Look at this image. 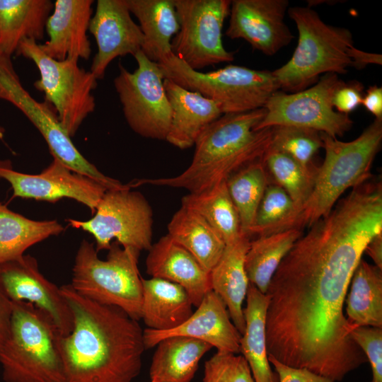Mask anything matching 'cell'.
I'll return each instance as SVG.
<instances>
[{"instance_id":"8992f818","label":"cell","mask_w":382,"mask_h":382,"mask_svg":"<svg viewBox=\"0 0 382 382\" xmlns=\"http://www.w3.org/2000/svg\"><path fill=\"white\" fill-rule=\"evenodd\" d=\"M325 155L311 194L302 207L303 228L326 216L347 189L371 180V167L382 141V119H376L354 140L342 141L321 133Z\"/></svg>"},{"instance_id":"484cf974","label":"cell","mask_w":382,"mask_h":382,"mask_svg":"<svg viewBox=\"0 0 382 382\" xmlns=\"http://www.w3.org/2000/svg\"><path fill=\"white\" fill-rule=\"evenodd\" d=\"M52 8L50 0H0V50L11 57L22 40H42Z\"/></svg>"},{"instance_id":"ffe728a7","label":"cell","mask_w":382,"mask_h":382,"mask_svg":"<svg viewBox=\"0 0 382 382\" xmlns=\"http://www.w3.org/2000/svg\"><path fill=\"white\" fill-rule=\"evenodd\" d=\"M93 0H56L45 26L49 40L40 45L50 57L88 59L91 54L87 35L92 18Z\"/></svg>"},{"instance_id":"ab89813d","label":"cell","mask_w":382,"mask_h":382,"mask_svg":"<svg viewBox=\"0 0 382 382\" xmlns=\"http://www.w3.org/2000/svg\"><path fill=\"white\" fill-rule=\"evenodd\" d=\"M363 86L359 82L344 83L334 93L332 105L340 113L349 115L360 105L363 98Z\"/></svg>"},{"instance_id":"ba28073f","label":"cell","mask_w":382,"mask_h":382,"mask_svg":"<svg viewBox=\"0 0 382 382\" xmlns=\"http://www.w3.org/2000/svg\"><path fill=\"white\" fill-rule=\"evenodd\" d=\"M164 78L213 100L223 115L264 108L280 89L272 72L230 64L202 72L188 66L174 54L158 64Z\"/></svg>"},{"instance_id":"f35d334b","label":"cell","mask_w":382,"mask_h":382,"mask_svg":"<svg viewBox=\"0 0 382 382\" xmlns=\"http://www.w3.org/2000/svg\"><path fill=\"white\" fill-rule=\"evenodd\" d=\"M349 335L370 363L371 382H382V328L351 326Z\"/></svg>"},{"instance_id":"4dcf8cb0","label":"cell","mask_w":382,"mask_h":382,"mask_svg":"<svg viewBox=\"0 0 382 382\" xmlns=\"http://www.w3.org/2000/svg\"><path fill=\"white\" fill-rule=\"evenodd\" d=\"M64 231L57 220H33L0 202V263L23 256L32 245Z\"/></svg>"},{"instance_id":"d4e9b609","label":"cell","mask_w":382,"mask_h":382,"mask_svg":"<svg viewBox=\"0 0 382 382\" xmlns=\"http://www.w3.org/2000/svg\"><path fill=\"white\" fill-rule=\"evenodd\" d=\"M141 318L144 324L154 330L174 329L192 313V302L187 292L170 281L151 277L142 278Z\"/></svg>"},{"instance_id":"7c38bea8","label":"cell","mask_w":382,"mask_h":382,"mask_svg":"<svg viewBox=\"0 0 382 382\" xmlns=\"http://www.w3.org/2000/svg\"><path fill=\"white\" fill-rule=\"evenodd\" d=\"M134 57L137 62L134 71L120 64L119 74L114 79L125 118L137 134L166 140L172 112L163 74L159 64L149 59L141 50Z\"/></svg>"},{"instance_id":"7a4b0ae2","label":"cell","mask_w":382,"mask_h":382,"mask_svg":"<svg viewBox=\"0 0 382 382\" xmlns=\"http://www.w3.org/2000/svg\"><path fill=\"white\" fill-rule=\"evenodd\" d=\"M72 314L71 332L59 335L65 382H132L146 350L138 320L120 308L60 287Z\"/></svg>"},{"instance_id":"6da1fadb","label":"cell","mask_w":382,"mask_h":382,"mask_svg":"<svg viewBox=\"0 0 382 382\" xmlns=\"http://www.w3.org/2000/svg\"><path fill=\"white\" fill-rule=\"evenodd\" d=\"M294 243L268 286V355L335 381L368 361L352 339L344 305L367 244L382 232L381 210L349 194Z\"/></svg>"},{"instance_id":"603a6c76","label":"cell","mask_w":382,"mask_h":382,"mask_svg":"<svg viewBox=\"0 0 382 382\" xmlns=\"http://www.w3.org/2000/svg\"><path fill=\"white\" fill-rule=\"evenodd\" d=\"M250 241L249 237L242 234L226 244L221 256L209 272L211 289L224 301L233 323L241 335L245 326L243 304L249 281L245 270V257Z\"/></svg>"},{"instance_id":"74e56055","label":"cell","mask_w":382,"mask_h":382,"mask_svg":"<svg viewBox=\"0 0 382 382\" xmlns=\"http://www.w3.org/2000/svg\"><path fill=\"white\" fill-rule=\"evenodd\" d=\"M202 382H255L242 355L216 352L204 363Z\"/></svg>"},{"instance_id":"d6986e66","label":"cell","mask_w":382,"mask_h":382,"mask_svg":"<svg viewBox=\"0 0 382 382\" xmlns=\"http://www.w3.org/2000/svg\"><path fill=\"white\" fill-rule=\"evenodd\" d=\"M241 334L233 323L226 306L212 290L203 297L195 312L178 327L165 331L143 330L146 349L156 346L164 338L184 336L202 340L217 352L240 353Z\"/></svg>"},{"instance_id":"9c48e42d","label":"cell","mask_w":382,"mask_h":382,"mask_svg":"<svg viewBox=\"0 0 382 382\" xmlns=\"http://www.w3.org/2000/svg\"><path fill=\"white\" fill-rule=\"evenodd\" d=\"M32 60L40 72L35 89L45 95L57 113L61 126L71 138L83 120L96 108L92 91L97 79L90 71L80 67L76 59L56 60L47 55L33 39L22 40L16 52Z\"/></svg>"},{"instance_id":"8d00e7d4","label":"cell","mask_w":382,"mask_h":382,"mask_svg":"<svg viewBox=\"0 0 382 382\" xmlns=\"http://www.w3.org/2000/svg\"><path fill=\"white\" fill-rule=\"evenodd\" d=\"M321 148V133L318 131L288 126L272 127L270 149L289 155L304 166H315L313 158Z\"/></svg>"},{"instance_id":"f6af8a7d","label":"cell","mask_w":382,"mask_h":382,"mask_svg":"<svg viewBox=\"0 0 382 382\" xmlns=\"http://www.w3.org/2000/svg\"><path fill=\"white\" fill-rule=\"evenodd\" d=\"M5 129L4 127H0V140H2L4 137Z\"/></svg>"},{"instance_id":"9a60e30c","label":"cell","mask_w":382,"mask_h":382,"mask_svg":"<svg viewBox=\"0 0 382 382\" xmlns=\"http://www.w3.org/2000/svg\"><path fill=\"white\" fill-rule=\"evenodd\" d=\"M0 179L9 183L13 197L48 202L69 198L88 207L92 214L107 190L97 181L74 172L56 158L38 174L18 172L9 160L0 161Z\"/></svg>"},{"instance_id":"30bf717a","label":"cell","mask_w":382,"mask_h":382,"mask_svg":"<svg viewBox=\"0 0 382 382\" xmlns=\"http://www.w3.org/2000/svg\"><path fill=\"white\" fill-rule=\"evenodd\" d=\"M0 100L18 108L37 129L53 156L75 173L86 175L108 190H120L124 185L101 173L79 151L62 128L53 106L38 102L23 86L11 57L0 50Z\"/></svg>"},{"instance_id":"e0dca14e","label":"cell","mask_w":382,"mask_h":382,"mask_svg":"<svg viewBox=\"0 0 382 382\" xmlns=\"http://www.w3.org/2000/svg\"><path fill=\"white\" fill-rule=\"evenodd\" d=\"M287 0H233L226 35L243 39L254 50L273 55L294 36L284 21Z\"/></svg>"},{"instance_id":"1f68e13d","label":"cell","mask_w":382,"mask_h":382,"mask_svg":"<svg viewBox=\"0 0 382 382\" xmlns=\"http://www.w3.org/2000/svg\"><path fill=\"white\" fill-rule=\"evenodd\" d=\"M302 235L303 231L292 229L250 241L245 257L249 282L265 294L281 262Z\"/></svg>"},{"instance_id":"b9f144b4","label":"cell","mask_w":382,"mask_h":382,"mask_svg":"<svg viewBox=\"0 0 382 382\" xmlns=\"http://www.w3.org/2000/svg\"><path fill=\"white\" fill-rule=\"evenodd\" d=\"M361 105L375 116L382 119V88L376 85L370 86L363 96Z\"/></svg>"},{"instance_id":"2e32d148","label":"cell","mask_w":382,"mask_h":382,"mask_svg":"<svg viewBox=\"0 0 382 382\" xmlns=\"http://www.w3.org/2000/svg\"><path fill=\"white\" fill-rule=\"evenodd\" d=\"M0 288L10 301L28 302L44 312L61 335L71 332L72 314L61 289L40 272L34 257L23 255L0 263Z\"/></svg>"},{"instance_id":"7bdbcfd3","label":"cell","mask_w":382,"mask_h":382,"mask_svg":"<svg viewBox=\"0 0 382 382\" xmlns=\"http://www.w3.org/2000/svg\"><path fill=\"white\" fill-rule=\"evenodd\" d=\"M12 313V301L0 288V346L4 341L10 325Z\"/></svg>"},{"instance_id":"d590c367","label":"cell","mask_w":382,"mask_h":382,"mask_svg":"<svg viewBox=\"0 0 382 382\" xmlns=\"http://www.w3.org/2000/svg\"><path fill=\"white\" fill-rule=\"evenodd\" d=\"M262 161L270 182L284 190L302 211L313 190L318 167L304 166L289 155L270 148Z\"/></svg>"},{"instance_id":"277c9868","label":"cell","mask_w":382,"mask_h":382,"mask_svg":"<svg viewBox=\"0 0 382 382\" xmlns=\"http://www.w3.org/2000/svg\"><path fill=\"white\" fill-rule=\"evenodd\" d=\"M287 12L296 25L299 36L291 59L272 71L283 91L304 90L316 83L321 74L338 75L349 67L381 64V54L357 49L349 30L325 23L310 7H290Z\"/></svg>"},{"instance_id":"f546056e","label":"cell","mask_w":382,"mask_h":382,"mask_svg":"<svg viewBox=\"0 0 382 382\" xmlns=\"http://www.w3.org/2000/svg\"><path fill=\"white\" fill-rule=\"evenodd\" d=\"M349 286L345 303L350 325L382 328V269L361 259Z\"/></svg>"},{"instance_id":"ee69618b","label":"cell","mask_w":382,"mask_h":382,"mask_svg":"<svg viewBox=\"0 0 382 382\" xmlns=\"http://www.w3.org/2000/svg\"><path fill=\"white\" fill-rule=\"evenodd\" d=\"M364 253L369 255L376 266L382 269V232L369 241L365 248Z\"/></svg>"},{"instance_id":"cb8c5ba5","label":"cell","mask_w":382,"mask_h":382,"mask_svg":"<svg viewBox=\"0 0 382 382\" xmlns=\"http://www.w3.org/2000/svg\"><path fill=\"white\" fill-rule=\"evenodd\" d=\"M143 33L141 52L151 61L164 62L173 54L172 37L180 28L173 0H125Z\"/></svg>"},{"instance_id":"7402d4cb","label":"cell","mask_w":382,"mask_h":382,"mask_svg":"<svg viewBox=\"0 0 382 382\" xmlns=\"http://www.w3.org/2000/svg\"><path fill=\"white\" fill-rule=\"evenodd\" d=\"M171 108V121L166 141L186 149L193 146L201 133L223 114L213 100L164 79Z\"/></svg>"},{"instance_id":"8fae6325","label":"cell","mask_w":382,"mask_h":382,"mask_svg":"<svg viewBox=\"0 0 382 382\" xmlns=\"http://www.w3.org/2000/svg\"><path fill=\"white\" fill-rule=\"evenodd\" d=\"M66 221L92 235L97 252L108 250L114 239L124 248L139 251L149 250L153 244L152 208L141 192L131 188L106 190L92 218Z\"/></svg>"},{"instance_id":"5b68a950","label":"cell","mask_w":382,"mask_h":382,"mask_svg":"<svg viewBox=\"0 0 382 382\" xmlns=\"http://www.w3.org/2000/svg\"><path fill=\"white\" fill-rule=\"evenodd\" d=\"M52 320L33 304L12 301L7 335L0 346L5 382H65L58 338Z\"/></svg>"},{"instance_id":"44dd1931","label":"cell","mask_w":382,"mask_h":382,"mask_svg":"<svg viewBox=\"0 0 382 382\" xmlns=\"http://www.w3.org/2000/svg\"><path fill=\"white\" fill-rule=\"evenodd\" d=\"M146 259V271L151 277L181 286L193 306H198L211 289L209 273L184 247L168 233L153 243Z\"/></svg>"},{"instance_id":"836d02e7","label":"cell","mask_w":382,"mask_h":382,"mask_svg":"<svg viewBox=\"0 0 382 382\" xmlns=\"http://www.w3.org/2000/svg\"><path fill=\"white\" fill-rule=\"evenodd\" d=\"M301 210L280 186L270 182L260 202L249 237L303 230Z\"/></svg>"},{"instance_id":"3957f363","label":"cell","mask_w":382,"mask_h":382,"mask_svg":"<svg viewBox=\"0 0 382 382\" xmlns=\"http://www.w3.org/2000/svg\"><path fill=\"white\" fill-rule=\"evenodd\" d=\"M265 115V108L222 115L201 133L192 161L183 172L170 178L137 180L132 187L150 185L197 193L226 182L241 168L261 160L270 148L272 127L256 129Z\"/></svg>"},{"instance_id":"4316f807","label":"cell","mask_w":382,"mask_h":382,"mask_svg":"<svg viewBox=\"0 0 382 382\" xmlns=\"http://www.w3.org/2000/svg\"><path fill=\"white\" fill-rule=\"evenodd\" d=\"M245 299V326L240 340V353L248 362L255 382H279L268 360L265 330L268 297L249 282Z\"/></svg>"},{"instance_id":"52a82bcc","label":"cell","mask_w":382,"mask_h":382,"mask_svg":"<svg viewBox=\"0 0 382 382\" xmlns=\"http://www.w3.org/2000/svg\"><path fill=\"white\" fill-rule=\"evenodd\" d=\"M105 260L98 257L93 243L82 240L77 250L70 284L81 296L117 307L132 318H141L142 277L139 250L112 242Z\"/></svg>"},{"instance_id":"d6a6232c","label":"cell","mask_w":382,"mask_h":382,"mask_svg":"<svg viewBox=\"0 0 382 382\" xmlns=\"http://www.w3.org/2000/svg\"><path fill=\"white\" fill-rule=\"evenodd\" d=\"M181 207L202 216L219 233L225 244L242 235L238 214L226 182L200 192H189L182 197Z\"/></svg>"},{"instance_id":"bcb514c9","label":"cell","mask_w":382,"mask_h":382,"mask_svg":"<svg viewBox=\"0 0 382 382\" xmlns=\"http://www.w3.org/2000/svg\"><path fill=\"white\" fill-rule=\"evenodd\" d=\"M150 382H154V381H151Z\"/></svg>"},{"instance_id":"e575fe53","label":"cell","mask_w":382,"mask_h":382,"mask_svg":"<svg viewBox=\"0 0 382 382\" xmlns=\"http://www.w3.org/2000/svg\"><path fill=\"white\" fill-rule=\"evenodd\" d=\"M269 183L262 159L241 168L226 181L238 214L243 235L249 237L257 209Z\"/></svg>"},{"instance_id":"60d3db41","label":"cell","mask_w":382,"mask_h":382,"mask_svg":"<svg viewBox=\"0 0 382 382\" xmlns=\"http://www.w3.org/2000/svg\"><path fill=\"white\" fill-rule=\"evenodd\" d=\"M268 360L275 369L279 382H335L329 378L316 374L306 369L285 365L271 355H268Z\"/></svg>"},{"instance_id":"f1b7e54d","label":"cell","mask_w":382,"mask_h":382,"mask_svg":"<svg viewBox=\"0 0 382 382\" xmlns=\"http://www.w3.org/2000/svg\"><path fill=\"white\" fill-rule=\"evenodd\" d=\"M167 228L168 234L209 273L226 245L219 233L199 214L183 207L173 215Z\"/></svg>"},{"instance_id":"5bb4252c","label":"cell","mask_w":382,"mask_h":382,"mask_svg":"<svg viewBox=\"0 0 382 382\" xmlns=\"http://www.w3.org/2000/svg\"><path fill=\"white\" fill-rule=\"evenodd\" d=\"M173 1L180 28L171 42L173 53L196 71L233 61V53L227 51L222 42L231 1Z\"/></svg>"},{"instance_id":"4fadbf2b","label":"cell","mask_w":382,"mask_h":382,"mask_svg":"<svg viewBox=\"0 0 382 382\" xmlns=\"http://www.w3.org/2000/svg\"><path fill=\"white\" fill-rule=\"evenodd\" d=\"M344 83L337 74L328 73L304 90L277 91L266 103L265 117L256 129L288 126L313 129L334 138L342 137L353 122L349 115L335 110L332 98Z\"/></svg>"},{"instance_id":"ac0fdd59","label":"cell","mask_w":382,"mask_h":382,"mask_svg":"<svg viewBox=\"0 0 382 382\" xmlns=\"http://www.w3.org/2000/svg\"><path fill=\"white\" fill-rule=\"evenodd\" d=\"M88 30L98 47L90 70L97 80L104 77L109 64L116 57H134L144 42L143 33L133 21L125 0H98Z\"/></svg>"},{"instance_id":"83f0119b","label":"cell","mask_w":382,"mask_h":382,"mask_svg":"<svg viewBox=\"0 0 382 382\" xmlns=\"http://www.w3.org/2000/svg\"><path fill=\"white\" fill-rule=\"evenodd\" d=\"M149 369L154 382H191L202 357L212 347L184 336L163 339L156 345Z\"/></svg>"}]
</instances>
